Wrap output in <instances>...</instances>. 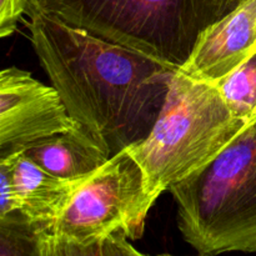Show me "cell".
Here are the masks:
<instances>
[{
	"mask_svg": "<svg viewBox=\"0 0 256 256\" xmlns=\"http://www.w3.org/2000/svg\"><path fill=\"white\" fill-rule=\"evenodd\" d=\"M22 150L48 172L66 180L88 179L112 158L108 148L82 124Z\"/></svg>",
	"mask_w": 256,
	"mask_h": 256,
	"instance_id": "cell-9",
	"label": "cell"
},
{
	"mask_svg": "<svg viewBox=\"0 0 256 256\" xmlns=\"http://www.w3.org/2000/svg\"><path fill=\"white\" fill-rule=\"evenodd\" d=\"M40 256H102V242L78 244L44 230L42 234Z\"/></svg>",
	"mask_w": 256,
	"mask_h": 256,
	"instance_id": "cell-12",
	"label": "cell"
},
{
	"mask_svg": "<svg viewBox=\"0 0 256 256\" xmlns=\"http://www.w3.org/2000/svg\"><path fill=\"white\" fill-rule=\"evenodd\" d=\"M254 52H256V44H255V50H254Z\"/></svg>",
	"mask_w": 256,
	"mask_h": 256,
	"instance_id": "cell-18",
	"label": "cell"
},
{
	"mask_svg": "<svg viewBox=\"0 0 256 256\" xmlns=\"http://www.w3.org/2000/svg\"><path fill=\"white\" fill-rule=\"evenodd\" d=\"M29 5L175 70L216 20L212 0H30Z\"/></svg>",
	"mask_w": 256,
	"mask_h": 256,
	"instance_id": "cell-4",
	"label": "cell"
},
{
	"mask_svg": "<svg viewBox=\"0 0 256 256\" xmlns=\"http://www.w3.org/2000/svg\"><path fill=\"white\" fill-rule=\"evenodd\" d=\"M102 256H150L132 246L122 234H112L102 240Z\"/></svg>",
	"mask_w": 256,
	"mask_h": 256,
	"instance_id": "cell-15",
	"label": "cell"
},
{
	"mask_svg": "<svg viewBox=\"0 0 256 256\" xmlns=\"http://www.w3.org/2000/svg\"><path fill=\"white\" fill-rule=\"evenodd\" d=\"M154 202L145 190L142 168L124 149L79 185L46 232L78 244L102 242L112 234L132 242L144 234Z\"/></svg>",
	"mask_w": 256,
	"mask_h": 256,
	"instance_id": "cell-5",
	"label": "cell"
},
{
	"mask_svg": "<svg viewBox=\"0 0 256 256\" xmlns=\"http://www.w3.org/2000/svg\"><path fill=\"white\" fill-rule=\"evenodd\" d=\"M215 85L238 119L245 124L256 120V52Z\"/></svg>",
	"mask_w": 256,
	"mask_h": 256,
	"instance_id": "cell-10",
	"label": "cell"
},
{
	"mask_svg": "<svg viewBox=\"0 0 256 256\" xmlns=\"http://www.w3.org/2000/svg\"><path fill=\"white\" fill-rule=\"evenodd\" d=\"M156 256H175V255H172V254H159ZM198 256H202V255H198Z\"/></svg>",
	"mask_w": 256,
	"mask_h": 256,
	"instance_id": "cell-17",
	"label": "cell"
},
{
	"mask_svg": "<svg viewBox=\"0 0 256 256\" xmlns=\"http://www.w3.org/2000/svg\"><path fill=\"white\" fill-rule=\"evenodd\" d=\"M245 125L216 85L176 70L150 134L126 149L142 168L145 190L156 202L172 185L212 162Z\"/></svg>",
	"mask_w": 256,
	"mask_h": 256,
	"instance_id": "cell-3",
	"label": "cell"
},
{
	"mask_svg": "<svg viewBox=\"0 0 256 256\" xmlns=\"http://www.w3.org/2000/svg\"><path fill=\"white\" fill-rule=\"evenodd\" d=\"M244 2H246V0H212V5L216 20L222 18L224 15L229 14L234 9H236Z\"/></svg>",
	"mask_w": 256,
	"mask_h": 256,
	"instance_id": "cell-16",
	"label": "cell"
},
{
	"mask_svg": "<svg viewBox=\"0 0 256 256\" xmlns=\"http://www.w3.org/2000/svg\"><path fill=\"white\" fill-rule=\"evenodd\" d=\"M255 44L256 0H246L200 32L179 70L196 82L215 85L252 56Z\"/></svg>",
	"mask_w": 256,
	"mask_h": 256,
	"instance_id": "cell-7",
	"label": "cell"
},
{
	"mask_svg": "<svg viewBox=\"0 0 256 256\" xmlns=\"http://www.w3.org/2000/svg\"><path fill=\"white\" fill-rule=\"evenodd\" d=\"M30 42L70 115L115 155L144 140L175 69L29 5Z\"/></svg>",
	"mask_w": 256,
	"mask_h": 256,
	"instance_id": "cell-1",
	"label": "cell"
},
{
	"mask_svg": "<svg viewBox=\"0 0 256 256\" xmlns=\"http://www.w3.org/2000/svg\"><path fill=\"white\" fill-rule=\"evenodd\" d=\"M18 200L12 170L6 159L0 158V216L18 212Z\"/></svg>",
	"mask_w": 256,
	"mask_h": 256,
	"instance_id": "cell-14",
	"label": "cell"
},
{
	"mask_svg": "<svg viewBox=\"0 0 256 256\" xmlns=\"http://www.w3.org/2000/svg\"><path fill=\"white\" fill-rule=\"evenodd\" d=\"M29 4L30 0H0V38L10 36L16 30Z\"/></svg>",
	"mask_w": 256,
	"mask_h": 256,
	"instance_id": "cell-13",
	"label": "cell"
},
{
	"mask_svg": "<svg viewBox=\"0 0 256 256\" xmlns=\"http://www.w3.org/2000/svg\"><path fill=\"white\" fill-rule=\"evenodd\" d=\"M12 170L18 212L49 230L62 214L84 180H66L50 174L22 150L0 154Z\"/></svg>",
	"mask_w": 256,
	"mask_h": 256,
	"instance_id": "cell-8",
	"label": "cell"
},
{
	"mask_svg": "<svg viewBox=\"0 0 256 256\" xmlns=\"http://www.w3.org/2000/svg\"><path fill=\"white\" fill-rule=\"evenodd\" d=\"M79 122L59 92L19 68L0 72V152L22 150L32 142L68 132Z\"/></svg>",
	"mask_w": 256,
	"mask_h": 256,
	"instance_id": "cell-6",
	"label": "cell"
},
{
	"mask_svg": "<svg viewBox=\"0 0 256 256\" xmlns=\"http://www.w3.org/2000/svg\"><path fill=\"white\" fill-rule=\"evenodd\" d=\"M44 230L20 212L0 216V256H40Z\"/></svg>",
	"mask_w": 256,
	"mask_h": 256,
	"instance_id": "cell-11",
	"label": "cell"
},
{
	"mask_svg": "<svg viewBox=\"0 0 256 256\" xmlns=\"http://www.w3.org/2000/svg\"><path fill=\"white\" fill-rule=\"evenodd\" d=\"M169 192L182 239L198 255L256 252V120Z\"/></svg>",
	"mask_w": 256,
	"mask_h": 256,
	"instance_id": "cell-2",
	"label": "cell"
}]
</instances>
